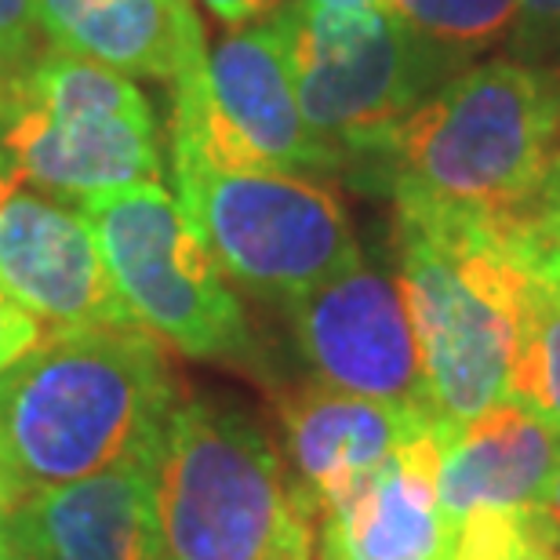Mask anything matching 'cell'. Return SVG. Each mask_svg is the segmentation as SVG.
Returning a JSON list of instances; mask_svg holds the SVG:
<instances>
[{
	"instance_id": "cell-1",
	"label": "cell",
	"mask_w": 560,
	"mask_h": 560,
	"mask_svg": "<svg viewBox=\"0 0 560 560\" xmlns=\"http://www.w3.org/2000/svg\"><path fill=\"white\" fill-rule=\"evenodd\" d=\"M178 400L161 339L139 324L44 335L0 372V480L11 506L161 447Z\"/></svg>"
},
{
	"instance_id": "cell-2",
	"label": "cell",
	"mask_w": 560,
	"mask_h": 560,
	"mask_svg": "<svg viewBox=\"0 0 560 560\" xmlns=\"http://www.w3.org/2000/svg\"><path fill=\"white\" fill-rule=\"evenodd\" d=\"M400 205L524 222L560 161V66L463 70L375 150Z\"/></svg>"
},
{
	"instance_id": "cell-3",
	"label": "cell",
	"mask_w": 560,
	"mask_h": 560,
	"mask_svg": "<svg viewBox=\"0 0 560 560\" xmlns=\"http://www.w3.org/2000/svg\"><path fill=\"white\" fill-rule=\"evenodd\" d=\"M164 560H313L317 510L248 411L178 400L156 455Z\"/></svg>"
},
{
	"instance_id": "cell-4",
	"label": "cell",
	"mask_w": 560,
	"mask_h": 560,
	"mask_svg": "<svg viewBox=\"0 0 560 560\" xmlns=\"http://www.w3.org/2000/svg\"><path fill=\"white\" fill-rule=\"evenodd\" d=\"M510 222L397 200V284L419 339L425 389L447 430L510 400Z\"/></svg>"
},
{
	"instance_id": "cell-5",
	"label": "cell",
	"mask_w": 560,
	"mask_h": 560,
	"mask_svg": "<svg viewBox=\"0 0 560 560\" xmlns=\"http://www.w3.org/2000/svg\"><path fill=\"white\" fill-rule=\"evenodd\" d=\"M178 205L233 284L277 306L361 262L328 178L284 167H211L175 156Z\"/></svg>"
},
{
	"instance_id": "cell-6",
	"label": "cell",
	"mask_w": 560,
	"mask_h": 560,
	"mask_svg": "<svg viewBox=\"0 0 560 560\" xmlns=\"http://www.w3.org/2000/svg\"><path fill=\"white\" fill-rule=\"evenodd\" d=\"M131 320L197 361L248 364V317L215 255L161 183L77 205Z\"/></svg>"
},
{
	"instance_id": "cell-7",
	"label": "cell",
	"mask_w": 560,
	"mask_h": 560,
	"mask_svg": "<svg viewBox=\"0 0 560 560\" xmlns=\"http://www.w3.org/2000/svg\"><path fill=\"white\" fill-rule=\"evenodd\" d=\"M291 62L302 117L324 145L353 161L452 81L466 51L430 40L389 8L310 11L299 0Z\"/></svg>"
},
{
	"instance_id": "cell-8",
	"label": "cell",
	"mask_w": 560,
	"mask_h": 560,
	"mask_svg": "<svg viewBox=\"0 0 560 560\" xmlns=\"http://www.w3.org/2000/svg\"><path fill=\"white\" fill-rule=\"evenodd\" d=\"M295 8L208 44L200 70L183 77L172 109V153L211 167L335 172L339 153L302 117L291 62Z\"/></svg>"
},
{
	"instance_id": "cell-9",
	"label": "cell",
	"mask_w": 560,
	"mask_h": 560,
	"mask_svg": "<svg viewBox=\"0 0 560 560\" xmlns=\"http://www.w3.org/2000/svg\"><path fill=\"white\" fill-rule=\"evenodd\" d=\"M284 310L302 364L320 386L441 422L397 277L361 259Z\"/></svg>"
},
{
	"instance_id": "cell-10",
	"label": "cell",
	"mask_w": 560,
	"mask_h": 560,
	"mask_svg": "<svg viewBox=\"0 0 560 560\" xmlns=\"http://www.w3.org/2000/svg\"><path fill=\"white\" fill-rule=\"evenodd\" d=\"M0 295L26 310L44 335L136 324L84 211L19 186L0 200Z\"/></svg>"
},
{
	"instance_id": "cell-11",
	"label": "cell",
	"mask_w": 560,
	"mask_h": 560,
	"mask_svg": "<svg viewBox=\"0 0 560 560\" xmlns=\"http://www.w3.org/2000/svg\"><path fill=\"white\" fill-rule=\"evenodd\" d=\"M0 153L15 178L73 205L161 183L153 109L44 114L0 98Z\"/></svg>"
},
{
	"instance_id": "cell-12",
	"label": "cell",
	"mask_w": 560,
	"mask_h": 560,
	"mask_svg": "<svg viewBox=\"0 0 560 560\" xmlns=\"http://www.w3.org/2000/svg\"><path fill=\"white\" fill-rule=\"evenodd\" d=\"M156 455H128L11 510L19 560H164Z\"/></svg>"
},
{
	"instance_id": "cell-13",
	"label": "cell",
	"mask_w": 560,
	"mask_h": 560,
	"mask_svg": "<svg viewBox=\"0 0 560 560\" xmlns=\"http://www.w3.org/2000/svg\"><path fill=\"white\" fill-rule=\"evenodd\" d=\"M444 430H425L320 502V560H455V528L436 499Z\"/></svg>"
},
{
	"instance_id": "cell-14",
	"label": "cell",
	"mask_w": 560,
	"mask_h": 560,
	"mask_svg": "<svg viewBox=\"0 0 560 560\" xmlns=\"http://www.w3.org/2000/svg\"><path fill=\"white\" fill-rule=\"evenodd\" d=\"M557 463L560 425L521 400H502L444 430L436 499L452 528L474 510H532L542 506Z\"/></svg>"
},
{
	"instance_id": "cell-15",
	"label": "cell",
	"mask_w": 560,
	"mask_h": 560,
	"mask_svg": "<svg viewBox=\"0 0 560 560\" xmlns=\"http://www.w3.org/2000/svg\"><path fill=\"white\" fill-rule=\"evenodd\" d=\"M277 408L295 480L313 510H320V502L353 485L357 477L389 463L425 430L441 425L386 400L342 394L320 383L288 389Z\"/></svg>"
},
{
	"instance_id": "cell-16",
	"label": "cell",
	"mask_w": 560,
	"mask_h": 560,
	"mask_svg": "<svg viewBox=\"0 0 560 560\" xmlns=\"http://www.w3.org/2000/svg\"><path fill=\"white\" fill-rule=\"evenodd\" d=\"M37 22L51 48L125 77L178 84L208 55L194 0H37Z\"/></svg>"
},
{
	"instance_id": "cell-17",
	"label": "cell",
	"mask_w": 560,
	"mask_h": 560,
	"mask_svg": "<svg viewBox=\"0 0 560 560\" xmlns=\"http://www.w3.org/2000/svg\"><path fill=\"white\" fill-rule=\"evenodd\" d=\"M513 252V375L510 400L560 425V262L528 233L510 230Z\"/></svg>"
},
{
	"instance_id": "cell-18",
	"label": "cell",
	"mask_w": 560,
	"mask_h": 560,
	"mask_svg": "<svg viewBox=\"0 0 560 560\" xmlns=\"http://www.w3.org/2000/svg\"><path fill=\"white\" fill-rule=\"evenodd\" d=\"M386 8L430 40L458 51L491 44L517 19V0H386Z\"/></svg>"
},
{
	"instance_id": "cell-19",
	"label": "cell",
	"mask_w": 560,
	"mask_h": 560,
	"mask_svg": "<svg viewBox=\"0 0 560 560\" xmlns=\"http://www.w3.org/2000/svg\"><path fill=\"white\" fill-rule=\"evenodd\" d=\"M513 48L521 62L560 66V0H517Z\"/></svg>"
},
{
	"instance_id": "cell-20",
	"label": "cell",
	"mask_w": 560,
	"mask_h": 560,
	"mask_svg": "<svg viewBox=\"0 0 560 560\" xmlns=\"http://www.w3.org/2000/svg\"><path fill=\"white\" fill-rule=\"evenodd\" d=\"M37 30V0H0V84L33 62Z\"/></svg>"
},
{
	"instance_id": "cell-21",
	"label": "cell",
	"mask_w": 560,
	"mask_h": 560,
	"mask_svg": "<svg viewBox=\"0 0 560 560\" xmlns=\"http://www.w3.org/2000/svg\"><path fill=\"white\" fill-rule=\"evenodd\" d=\"M40 339H44L40 324L26 310H19L8 295H0V372H8L11 364L22 361Z\"/></svg>"
},
{
	"instance_id": "cell-22",
	"label": "cell",
	"mask_w": 560,
	"mask_h": 560,
	"mask_svg": "<svg viewBox=\"0 0 560 560\" xmlns=\"http://www.w3.org/2000/svg\"><path fill=\"white\" fill-rule=\"evenodd\" d=\"M524 230H528V237L535 244H542V248H550V244L560 241V161L553 167V175L546 178L539 200H535V208L528 211V219H524Z\"/></svg>"
},
{
	"instance_id": "cell-23",
	"label": "cell",
	"mask_w": 560,
	"mask_h": 560,
	"mask_svg": "<svg viewBox=\"0 0 560 560\" xmlns=\"http://www.w3.org/2000/svg\"><path fill=\"white\" fill-rule=\"evenodd\" d=\"M211 15H215L222 26H255L262 19H273L277 11H284L291 0H200Z\"/></svg>"
},
{
	"instance_id": "cell-24",
	"label": "cell",
	"mask_w": 560,
	"mask_h": 560,
	"mask_svg": "<svg viewBox=\"0 0 560 560\" xmlns=\"http://www.w3.org/2000/svg\"><path fill=\"white\" fill-rule=\"evenodd\" d=\"M11 499L4 491V480H0V560H19L15 553V539H11Z\"/></svg>"
},
{
	"instance_id": "cell-25",
	"label": "cell",
	"mask_w": 560,
	"mask_h": 560,
	"mask_svg": "<svg viewBox=\"0 0 560 560\" xmlns=\"http://www.w3.org/2000/svg\"><path fill=\"white\" fill-rule=\"evenodd\" d=\"M310 11H372L386 8V0H299Z\"/></svg>"
},
{
	"instance_id": "cell-26",
	"label": "cell",
	"mask_w": 560,
	"mask_h": 560,
	"mask_svg": "<svg viewBox=\"0 0 560 560\" xmlns=\"http://www.w3.org/2000/svg\"><path fill=\"white\" fill-rule=\"evenodd\" d=\"M542 510L550 513V521L560 528V463L553 469V477H550V485H546V495H542Z\"/></svg>"
},
{
	"instance_id": "cell-27",
	"label": "cell",
	"mask_w": 560,
	"mask_h": 560,
	"mask_svg": "<svg viewBox=\"0 0 560 560\" xmlns=\"http://www.w3.org/2000/svg\"><path fill=\"white\" fill-rule=\"evenodd\" d=\"M15 183H19L15 172H11L8 161H4V153H0V200H4V197L11 194V189H15Z\"/></svg>"
},
{
	"instance_id": "cell-28",
	"label": "cell",
	"mask_w": 560,
	"mask_h": 560,
	"mask_svg": "<svg viewBox=\"0 0 560 560\" xmlns=\"http://www.w3.org/2000/svg\"><path fill=\"white\" fill-rule=\"evenodd\" d=\"M517 560H560V550H539V553H524Z\"/></svg>"
},
{
	"instance_id": "cell-29",
	"label": "cell",
	"mask_w": 560,
	"mask_h": 560,
	"mask_svg": "<svg viewBox=\"0 0 560 560\" xmlns=\"http://www.w3.org/2000/svg\"><path fill=\"white\" fill-rule=\"evenodd\" d=\"M539 248H542V244H539ZM546 252H550V255H553V259L560 262V241H557V244H550V248H546Z\"/></svg>"
}]
</instances>
